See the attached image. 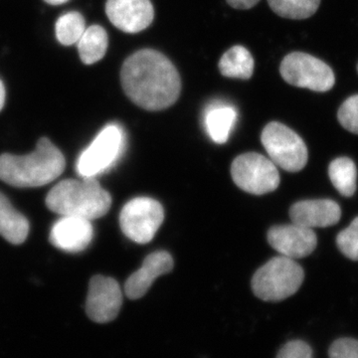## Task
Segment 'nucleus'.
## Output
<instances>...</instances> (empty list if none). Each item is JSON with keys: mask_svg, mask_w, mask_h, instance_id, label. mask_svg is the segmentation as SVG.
Segmentation results:
<instances>
[{"mask_svg": "<svg viewBox=\"0 0 358 358\" xmlns=\"http://www.w3.org/2000/svg\"><path fill=\"white\" fill-rule=\"evenodd\" d=\"M121 83L129 100L147 110L167 109L180 96L178 69L166 56L152 49H143L126 59Z\"/></svg>", "mask_w": 358, "mask_h": 358, "instance_id": "obj_1", "label": "nucleus"}, {"mask_svg": "<svg viewBox=\"0 0 358 358\" xmlns=\"http://www.w3.org/2000/svg\"><path fill=\"white\" fill-rule=\"evenodd\" d=\"M64 155L47 138H40L31 154L0 155V180L14 187H39L65 171Z\"/></svg>", "mask_w": 358, "mask_h": 358, "instance_id": "obj_2", "label": "nucleus"}, {"mask_svg": "<svg viewBox=\"0 0 358 358\" xmlns=\"http://www.w3.org/2000/svg\"><path fill=\"white\" fill-rule=\"evenodd\" d=\"M46 205L54 213L95 220L109 212L112 197L96 178L66 179L49 192Z\"/></svg>", "mask_w": 358, "mask_h": 358, "instance_id": "obj_3", "label": "nucleus"}, {"mask_svg": "<svg viewBox=\"0 0 358 358\" xmlns=\"http://www.w3.org/2000/svg\"><path fill=\"white\" fill-rule=\"evenodd\" d=\"M303 278V268L293 259L275 257L257 271L251 286L257 298L265 301H280L296 294Z\"/></svg>", "mask_w": 358, "mask_h": 358, "instance_id": "obj_4", "label": "nucleus"}, {"mask_svg": "<svg viewBox=\"0 0 358 358\" xmlns=\"http://www.w3.org/2000/svg\"><path fill=\"white\" fill-rule=\"evenodd\" d=\"M124 133L121 127H105L83 150L77 160V173L81 178H96L115 166L124 152Z\"/></svg>", "mask_w": 358, "mask_h": 358, "instance_id": "obj_5", "label": "nucleus"}, {"mask_svg": "<svg viewBox=\"0 0 358 358\" xmlns=\"http://www.w3.org/2000/svg\"><path fill=\"white\" fill-rule=\"evenodd\" d=\"M261 141L275 166L289 173H298L307 164L308 148L293 129L272 122L264 128Z\"/></svg>", "mask_w": 358, "mask_h": 358, "instance_id": "obj_6", "label": "nucleus"}, {"mask_svg": "<svg viewBox=\"0 0 358 358\" xmlns=\"http://www.w3.org/2000/svg\"><path fill=\"white\" fill-rule=\"evenodd\" d=\"M281 76L287 83L312 91H329L336 84L334 71L324 61L303 52H293L282 59Z\"/></svg>", "mask_w": 358, "mask_h": 358, "instance_id": "obj_7", "label": "nucleus"}, {"mask_svg": "<svg viewBox=\"0 0 358 358\" xmlns=\"http://www.w3.org/2000/svg\"><path fill=\"white\" fill-rule=\"evenodd\" d=\"M231 176L238 187L251 194H267L275 192L280 185L277 166L257 152L237 157L231 166Z\"/></svg>", "mask_w": 358, "mask_h": 358, "instance_id": "obj_8", "label": "nucleus"}, {"mask_svg": "<svg viewBox=\"0 0 358 358\" xmlns=\"http://www.w3.org/2000/svg\"><path fill=\"white\" fill-rule=\"evenodd\" d=\"M164 219V207L159 201L148 197H136L122 207L120 225L131 241L147 244L154 239Z\"/></svg>", "mask_w": 358, "mask_h": 358, "instance_id": "obj_9", "label": "nucleus"}, {"mask_svg": "<svg viewBox=\"0 0 358 358\" xmlns=\"http://www.w3.org/2000/svg\"><path fill=\"white\" fill-rule=\"evenodd\" d=\"M122 293L119 282L110 277L94 275L89 284L86 313L96 324H108L121 312Z\"/></svg>", "mask_w": 358, "mask_h": 358, "instance_id": "obj_10", "label": "nucleus"}, {"mask_svg": "<svg viewBox=\"0 0 358 358\" xmlns=\"http://www.w3.org/2000/svg\"><path fill=\"white\" fill-rule=\"evenodd\" d=\"M268 242L282 256L296 260L305 258L315 251L317 237L313 229L293 223L271 228Z\"/></svg>", "mask_w": 358, "mask_h": 358, "instance_id": "obj_11", "label": "nucleus"}, {"mask_svg": "<svg viewBox=\"0 0 358 358\" xmlns=\"http://www.w3.org/2000/svg\"><path fill=\"white\" fill-rule=\"evenodd\" d=\"M106 14L113 25L126 33L147 29L155 18L150 0H107Z\"/></svg>", "mask_w": 358, "mask_h": 358, "instance_id": "obj_12", "label": "nucleus"}, {"mask_svg": "<svg viewBox=\"0 0 358 358\" xmlns=\"http://www.w3.org/2000/svg\"><path fill=\"white\" fill-rule=\"evenodd\" d=\"M94 228L88 219L62 216L52 227L51 244L69 253H79L93 240Z\"/></svg>", "mask_w": 358, "mask_h": 358, "instance_id": "obj_13", "label": "nucleus"}, {"mask_svg": "<svg viewBox=\"0 0 358 358\" xmlns=\"http://www.w3.org/2000/svg\"><path fill=\"white\" fill-rule=\"evenodd\" d=\"M173 259L166 251L150 254L143 261V266L127 280L124 294L129 300H138L148 293L155 279L171 272Z\"/></svg>", "mask_w": 358, "mask_h": 358, "instance_id": "obj_14", "label": "nucleus"}, {"mask_svg": "<svg viewBox=\"0 0 358 358\" xmlns=\"http://www.w3.org/2000/svg\"><path fill=\"white\" fill-rule=\"evenodd\" d=\"M292 222L310 228H326L341 220V209L336 201L329 199L303 200L289 209Z\"/></svg>", "mask_w": 358, "mask_h": 358, "instance_id": "obj_15", "label": "nucleus"}, {"mask_svg": "<svg viewBox=\"0 0 358 358\" xmlns=\"http://www.w3.org/2000/svg\"><path fill=\"white\" fill-rule=\"evenodd\" d=\"M29 222L0 192V235L13 245L22 244L29 234Z\"/></svg>", "mask_w": 358, "mask_h": 358, "instance_id": "obj_16", "label": "nucleus"}, {"mask_svg": "<svg viewBox=\"0 0 358 358\" xmlns=\"http://www.w3.org/2000/svg\"><path fill=\"white\" fill-rule=\"evenodd\" d=\"M237 121V112L232 106L215 103L205 114V127L214 143L222 145L229 138L231 131Z\"/></svg>", "mask_w": 358, "mask_h": 358, "instance_id": "obj_17", "label": "nucleus"}, {"mask_svg": "<svg viewBox=\"0 0 358 358\" xmlns=\"http://www.w3.org/2000/svg\"><path fill=\"white\" fill-rule=\"evenodd\" d=\"M253 56L248 49L243 46H233L226 51L219 61V71L221 75L227 78L248 80L254 73Z\"/></svg>", "mask_w": 358, "mask_h": 358, "instance_id": "obj_18", "label": "nucleus"}, {"mask_svg": "<svg viewBox=\"0 0 358 358\" xmlns=\"http://www.w3.org/2000/svg\"><path fill=\"white\" fill-rule=\"evenodd\" d=\"M77 44L82 62L86 65L95 64L106 55L109 37L102 26L92 25L86 28Z\"/></svg>", "mask_w": 358, "mask_h": 358, "instance_id": "obj_19", "label": "nucleus"}, {"mask_svg": "<svg viewBox=\"0 0 358 358\" xmlns=\"http://www.w3.org/2000/svg\"><path fill=\"white\" fill-rule=\"evenodd\" d=\"M329 176L336 189L343 196L352 197L357 192V169L352 159L338 157L329 164Z\"/></svg>", "mask_w": 358, "mask_h": 358, "instance_id": "obj_20", "label": "nucleus"}, {"mask_svg": "<svg viewBox=\"0 0 358 358\" xmlns=\"http://www.w3.org/2000/svg\"><path fill=\"white\" fill-rule=\"evenodd\" d=\"M277 15L287 20H301L317 13L320 0H268Z\"/></svg>", "mask_w": 358, "mask_h": 358, "instance_id": "obj_21", "label": "nucleus"}, {"mask_svg": "<svg viewBox=\"0 0 358 358\" xmlns=\"http://www.w3.org/2000/svg\"><path fill=\"white\" fill-rule=\"evenodd\" d=\"M86 30L83 15L77 11L63 14L56 21V37L61 44L70 46L77 43Z\"/></svg>", "mask_w": 358, "mask_h": 358, "instance_id": "obj_22", "label": "nucleus"}, {"mask_svg": "<svg viewBox=\"0 0 358 358\" xmlns=\"http://www.w3.org/2000/svg\"><path fill=\"white\" fill-rule=\"evenodd\" d=\"M336 244L346 258L358 261V216L348 228L338 233Z\"/></svg>", "mask_w": 358, "mask_h": 358, "instance_id": "obj_23", "label": "nucleus"}, {"mask_svg": "<svg viewBox=\"0 0 358 358\" xmlns=\"http://www.w3.org/2000/svg\"><path fill=\"white\" fill-rule=\"evenodd\" d=\"M338 119L346 131L358 134V95L346 99L339 108Z\"/></svg>", "mask_w": 358, "mask_h": 358, "instance_id": "obj_24", "label": "nucleus"}, {"mask_svg": "<svg viewBox=\"0 0 358 358\" xmlns=\"http://www.w3.org/2000/svg\"><path fill=\"white\" fill-rule=\"evenodd\" d=\"M329 358H358V341L339 338L329 348Z\"/></svg>", "mask_w": 358, "mask_h": 358, "instance_id": "obj_25", "label": "nucleus"}, {"mask_svg": "<svg viewBox=\"0 0 358 358\" xmlns=\"http://www.w3.org/2000/svg\"><path fill=\"white\" fill-rule=\"evenodd\" d=\"M275 358H313V350L305 341H292L282 346Z\"/></svg>", "mask_w": 358, "mask_h": 358, "instance_id": "obj_26", "label": "nucleus"}, {"mask_svg": "<svg viewBox=\"0 0 358 358\" xmlns=\"http://www.w3.org/2000/svg\"><path fill=\"white\" fill-rule=\"evenodd\" d=\"M235 9H250L256 6L260 0H226Z\"/></svg>", "mask_w": 358, "mask_h": 358, "instance_id": "obj_27", "label": "nucleus"}, {"mask_svg": "<svg viewBox=\"0 0 358 358\" xmlns=\"http://www.w3.org/2000/svg\"><path fill=\"white\" fill-rule=\"evenodd\" d=\"M6 87H4L3 83H2L1 80H0V110L3 108L4 103H6Z\"/></svg>", "mask_w": 358, "mask_h": 358, "instance_id": "obj_28", "label": "nucleus"}, {"mask_svg": "<svg viewBox=\"0 0 358 358\" xmlns=\"http://www.w3.org/2000/svg\"><path fill=\"white\" fill-rule=\"evenodd\" d=\"M44 1L51 4V6H60V4L65 3V2L69 1V0H44Z\"/></svg>", "mask_w": 358, "mask_h": 358, "instance_id": "obj_29", "label": "nucleus"}, {"mask_svg": "<svg viewBox=\"0 0 358 358\" xmlns=\"http://www.w3.org/2000/svg\"><path fill=\"white\" fill-rule=\"evenodd\" d=\"M357 72H358V64H357Z\"/></svg>", "mask_w": 358, "mask_h": 358, "instance_id": "obj_30", "label": "nucleus"}]
</instances>
